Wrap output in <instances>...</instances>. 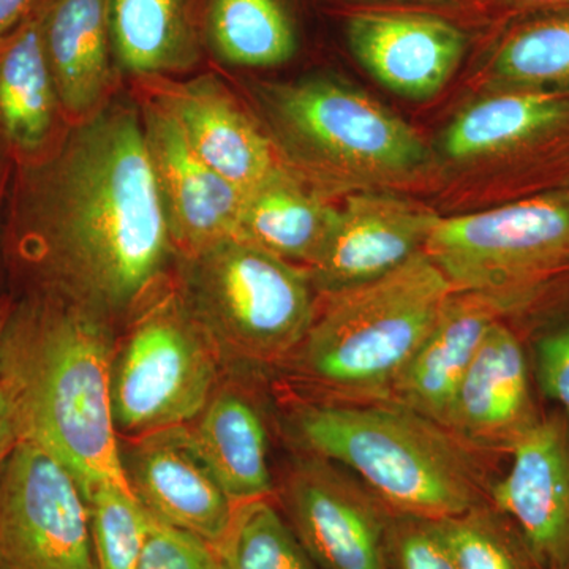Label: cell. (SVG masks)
Returning a JSON list of instances; mask_svg holds the SVG:
<instances>
[{"label": "cell", "instance_id": "cell-1", "mask_svg": "<svg viewBox=\"0 0 569 569\" xmlns=\"http://www.w3.org/2000/svg\"><path fill=\"white\" fill-rule=\"evenodd\" d=\"M2 252L24 295L132 316L176 261L141 112L110 102L14 164Z\"/></svg>", "mask_w": 569, "mask_h": 569}, {"label": "cell", "instance_id": "cell-2", "mask_svg": "<svg viewBox=\"0 0 569 569\" xmlns=\"http://www.w3.org/2000/svg\"><path fill=\"white\" fill-rule=\"evenodd\" d=\"M114 323L50 295L13 302L0 342V381L9 389L21 440L61 460L82 493L103 481L127 485L111 413Z\"/></svg>", "mask_w": 569, "mask_h": 569}, {"label": "cell", "instance_id": "cell-3", "mask_svg": "<svg viewBox=\"0 0 569 569\" xmlns=\"http://www.w3.org/2000/svg\"><path fill=\"white\" fill-rule=\"evenodd\" d=\"M288 392L283 426L299 451L346 468L396 515L441 520L490 501L497 458L447 427L392 400Z\"/></svg>", "mask_w": 569, "mask_h": 569}, {"label": "cell", "instance_id": "cell-4", "mask_svg": "<svg viewBox=\"0 0 569 569\" xmlns=\"http://www.w3.org/2000/svg\"><path fill=\"white\" fill-rule=\"evenodd\" d=\"M452 293L422 250L373 282L320 295L305 340L280 370L293 378V391L316 399L389 400Z\"/></svg>", "mask_w": 569, "mask_h": 569}, {"label": "cell", "instance_id": "cell-5", "mask_svg": "<svg viewBox=\"0 0 569 569\" xmlns=\"http://www.w3.org/2000/svg\"><path fill=\"white\" fill-rule=\"evenodd\" d=\"M425 252L455 291L485 296L526 331L569 298V187L440 216Z\"/></svg>", "mask_w": 569, "mask_h": 569}, {"label": "cell", "instance_id": "cell-6", "mask_svg": "<svg viewBox=\"0 0 569 569\" xmlns=\"http://www.w3.org/2000/svg\"><path fill=\"white\" fill-rule=\"evenodd\" d=\"M174 264L183 305L230 372L280 370L316 317L307 268L244 239H223L176 257Z\"/></svg>", "mask_w": 569, "mask_h": 569}, {"label": "cell", "instance_id": "cell-7", "mask_svg": "<svg viewBox=\"0 0 569 569\" xmlns=\"http://www.w3.org/2000/svg\"><path fill=\"white\" fill-rule=\"evenodd\" d=\"M261 103L276 148L320 181L376 190L429 167L417 130L346 81L310 77L266 84Z\"/></svg>", "mask_w": 569, "mask_h": 569}, {"label": "cell", "instance_id": "cell-8", "mask_svg": "<svg viewBox=\"0 0 569 569\" xmlns=\"http://www.w3.org/2000/svg\"><path fill=\"white\" fill-rule=\"evenodd\" d=\"M222 359L167 279L127 318L110 372L111 413L119 438L187 426L223 377Z\"/></svg>", "mask_w": 569, "mask_h": 569}, {"label": "cell", "instance_id": "cell-9", "mask_svg": "<svg viewBox=\"0 0 569 569\" xmlns=\"http://www.w3.org/2000/svg\"><path fill=\"white\" fill-rule=\"evenodd\" d=\"M459 167L496 171L508 201L569 187V96L492 91L468 104L441 134Z\"/></svg>", "mask_w": 569, "mask_h": 569}, {"label": "cell", "instance_id": "cell-10", "mask_svg": "<svg viewBox=\"0 0 569 569\" xmlns=\"http://www.w3.org/2000/svg\"><path fill=\"white\" fill-rule=\"evenodd\" d=\"M0 569H99L80 485L28 440L0 468Z\"/></svg>", "mask_w": 569, "mask_h": 569}, {"label": "cell", "instance_id": "cell-11", "mask_svg": "<svg viewBox=\"0 0 569 569\" xmlns=\"http://www.w3.org/2000/svg\"><path fill=\"white\" fill-rule=\"evenodd\" d=\"M276 500L320 569H391L392 511L346 468L299 451Z\"/></svg>", "mask_w": 569, "mask_h": 569}, {"label": "cell", "instance_id": "cell-12", "mask_svg": "<svg viewBox=\"0 0 569 569\" xmlns=\"http://www.w3.org/2000/svg\"><path fill=\"white\" fill-rule=\"evenodd\" d=\"M490 501L518 526L541 569H569V417L545 408L508 456Z\"/></svg>", "mask_w": 569, "mask_h": 569}, {"label": "cell", "instance_id": "cell-13", "mask_svg": "<svg viewBox=\"0 0 569 569\" xmlns=\"http://www.w3.org/2000/svg\"><path fill=\"white\" fill-rule=\"evenodd\" d=\"M440 216L417 201L362 190L347 198L317 260L307 268L317 295L373 282L422 252Z\"/></svg>", "mask_w": 569, "mask_h": 569}, {"label": "cell", "instance_id": "cell-14", "mask_svg": "<svg viewBox=\"0 0 569 569\" xmlns=\"http://www.w3.org/2000/svg\"><path fill=\"white\" fill-rule=\"evenodd\" d=\"M537 391L526 337L498 320L468 367L447 429L485 455L509 456L545 411Z\"/></svg>", "mask_w": 569, "mask_h": 569}, {"label": "cell", "instance_id": "cell-15", "mask_svg": "<svg viewBox=\"0 0 569 569\" xmlns=\"http://www.w3.org/2000/svg\"><path fill=\"white\" fill-rule=\"evenodd\" d=\"M140 112L176 257L238 238L246 193L193 151L173 112L156 97Z\"/></svg>", "mask_w": 569, "mask_h": 569}, {"label": "cell", "instance_id": "cell-16", "mask_svg": "<svg viewBox=\"0 0 569 569\" xmlns=\"http://www.w3.org/2000/svg\"><path fill=\"white\" fill-rule=\"evenodd\" d=\"M123 477L152 518L190 531L216 546L233 501L194 448L189 426H176L127 440Z\"/></svg>", "mask_w": 569, "mask_h": 569}, {"label": "cell", "instance_id": "cell-17", "mask_svg": "<svg viewBox=\"0 0 569 569\" xmlns=\"http://www.w3.org/2000/svg\"><path fill=\"white\" fill-rule=\"evenodd\" d=\"M347 40L373 80L411 100L437 96L467 51L459 26L421 11H356L347 21Z\"/></svg>", "mask_w": 569, "mask_h": 569}, {"label": "cell", "instance_id": "cell-18", "mask_svg": "<svg viewBox=\"0 0 569 569\" xmlns=\"http://www.w3.org/2000/svg\"><path fill=\"white\" fill-rule=\"evenodd\" d=\"M153 84V97L173 112L193 151L242 192L287 167L280 163L274 141L216 78L187 82L160 78Z\"/></svg>", "mask_w": 569, "mask_h": 569}, {"label": "cell", "instance_id": "cell-19", "mask_svg": "<svg viewBox=\"0 0 569 569\" xmlns=\"http://www.w3.org/2000/svg\"><path fill=\"white\" fill-rule=\"evenodd\" d=\"M247 377L224 370L201 413L187 425L198 455L233 505L276 497L264 408Z\"/></svg>", "mask_w": 569, "mask_h": 569}, {"label": "cell", "instance_id": "cell-20", "mask_svg": "<svg viewBox=\"0 0 569 569\" xmlns=\"http://www.w3.org/2000/svg\"><path fill=\"white\" fill-rule=\"evenodd\" d=\"M41 39L67 123L92 118L110 103L111 0H41Z\"/></svg>", "mask_w": 569, "mask_h": 569}, {"label": "cell", "instance_id": "cell-21", "mask_svg": "<svg viewBox=\"0 0 569 569\" xmlns=\"http://www.w3.org/2000/svg\"><path fill=\"white\" fill-rule=\"evenodd\" d=\"M507 320L485 296L455 291L429 335L397 377L389 400L447 427L452 403L468 367L490 326Z\"/></svg>", "mask_w": 569, "mask_h": 569}, {"label": "cell", "instance_id": "cell-22", "mask_svg": "<svg viewBox=\"0 0 569 569\" xmlns=\"http://www.w3.org/2000/svg\"><path fill=\"white\" fill-rule=\"evenodd\" d=\"M69 127L41 39L40 7L0 43V149L13 164L50 151Z\"/></svg>", "mask_w": 569, "mask_h": 569}, {"label": "cell", "instance_id": "cell-23", "mask_svg": "<svg viewBox=\"0 0 569 569\" xmlns=\"http://www.w3.org/2000/svg\"><path fill=\"white\" fill-rule=\"evenodd\" d=\"M337 212L296 171L283 167L246 193L238 238L309 268L328 241Z\"/></svg>", "mask_w": 569, "mask_h": 569}, {"label": "cell", "instance_id": "cell-24", "mask_svg": "<svg viewBox=\"0 0 569 569\" xmlns=\"http://www.w3.org/2000/svg\"><path fill=\"white\" fill-rule=\"evenodd\" d=\"M492 91L568 93L569 7L505 22L485 63Z\"/></svg>", "mask_w": 569, "mask_h": 569}, {"label": "cell", "instance_id": "cell-25", "mask_svg": "<svg viewBox=\"0 0 569 569\" xmlns=\"http://www.w3.org/2000/svg\"><path fill=\"white\" fill-rule=\"evenodd\" d=\"M114 59L134 77H162L197 61L192 0H111Z\"/></svg>", "mask_w": 569, "mask_h": 569}, {"label": "cell", "instance_id": "cell-26", "mask_svg": "<svg viewBox=\"0 0 569 569\" xmlns=\"http://www.w3.org/2000/svg\"><path fill=\"white\" fill-rule=\"evenodd\" d=\"M208 31L228 63L268 69L290 61L296 33L280 0H211Z\"/></svg>", "mask_w": 569, "mask_h": 569}, {"label": "cell", "instance_id": "cell-27", "mask_svg": "<svg viewBox=\"0 0 569 569\" xmlns=\"http://www.w3.org/2000/svg\"><path fill=\"white\" fill-rule=\"evenodd\" d=\"M213 549L219 569H320L284 519L276 497L234 505Z\"/></svg>", "mask_w": 569, "mask_h": 569}, {"label": "cell", "instance_id": "cell-28", "mask_svg": "<svg viewBox=\"0 0 569 569\" xmlns=\"http://www.w3.org/2000/svg\"><path fill=\"white\" fill-rule=\"evenodd\" d=\"M436 523L456 569H541L518 526L492 501Z\"/></svg>", "mask_w": 569, "mask_h": 569}, {"label": "cell", "instance_id": "cell-29", "mask_svg": "<svg viewBox=\"0 0 569 569\" xmlns=\"http://www.w3.org/2000/svg\"><path fill=\"white\" fill-rule=\"evenodd\" d=\"M99 569H137L151 515L129 485L103 481L84 493Z\"/></svg>", "mask_w": 569, "mask_h": 569}, {"label": "cell", "instance_id": "cell-30", "mask_svg": "<svg viewBox=\"0 0 569 569\" xmlns=\"http://www.w3.org/2000/svg\"><path fill=\"white\" fill-rule=\"evenodd\" d=\"M522 335L539 395L569 417V298Z\"/></svg>", "mask_w": 569, "mask_h": 569}, {"label": "cell", "instance_id": "cell-31", "mask_svg": "<svg viewBox=\"0 0 569 569\" xmlns=\"http://www.w3.org/2000/svg\"><path fill=\"white\" fill-rule=\"evenodd\" d=\"M388 548L391 569H456L436 520L392 512Z\"/></svg>", "mask_w": 569, "mask_h": 569}, {"label": "cell", "instance_id": "cell-32", "mask_svg": "<svg viewBox=\"0 0 569 569\" xmlns=\"http://www.w3.org/2000/svg\"><path fill=\"white\" fill-rule=\"evenodd\" d=\"M137 569H219V561L203 538L151 516Z\"/></svg>", "mask_w": 569, "mask_h": 569}, {"label": "cell", "instance_id": "cell-33", "mask_svg": "<svg viewBox=\"0 0 569 569\" xmlns=\"http://www.w3.org/2000/svg\"><path fill=\"white\" fill-rule=\"evenodd\" d=\"M21 441L17 408L9 389L0 381V468Z\"/></svg>", "mask_w": 569, "mask_h": 569}, {"label": "cell", "instance_id": "cell-34", "mask_svg": "<svg viewBox=\"0 0 569 569\" xmlns=\"http://www.w3.org/2000/svg\"><path fill=\"white\" fill-rule=\"evenodd\" d=\"M488 9L508 22L541 11L568 9L569 0H485Z\"/></svg>", "mask_w": 569, "mask_h": 569}, {"label": "cell", "instance_id": "cell-35", "mask_svg": "<svg viewBox=\"0 0 569 569\" xmlns=\"http://www.w3.org/2000/svg\"><path fill=\"white\" fill-rule=\"evenodd\" d=\"M40 3L41 0H0V43L17 32Z\"/></svg>", "mask_w": 569, "mask_h": 569}, {"label": "cell", "instance_id": "cell-36", "mask_svg": "<svg viewBox=\"0 0 569 569\" xmlns=\"http://www.w3.org/2000/svg\"><path fill=\"white\" fill-rule=\"evenodd\" d=\"M11 167H14L13 162H11L9 156L0 149V209H2V201L3 198H6L7 186H9Z\"/></svg>", "mask_w": 569, "mask_h": 569}, {"label": "cell", "instance_id": "cell-37", "mask_svg": "<svg viewBox=\"0 0 569 569\" xmlns=\"http://www.w3.org/2000/svg\"><path fill=\"white\" fill-rule=\"evenodd\" d=\"M13 299L9 298V296H0V342H2L3 331H6L11 309H13Z\"/></svg>", "mask_w": 569, "mask_h": 569}, {"label": "cell", "instance_id": "cell-38", "mask_svg": "<svg viewBox=\"0 0 569 569\" xmlns=\"http://www.w3.org/2000/svg\"><path fill=\"white\" fill-rule=\"evenodd\" d=\"M377 2L437 3V2H447V0H377Z\"/></svg>", "mask_w": 569, "mask_h": 569}]
</instances>
